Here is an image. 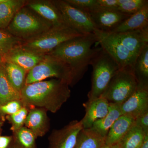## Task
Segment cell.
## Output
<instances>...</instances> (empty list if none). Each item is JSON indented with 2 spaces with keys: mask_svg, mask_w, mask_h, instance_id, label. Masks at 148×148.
<instances>
[{
  "mask_svg": "<svg viewBox=\"0 0 148 148\" xmlns=\"http://www.w3.org/2000/svg\"><path fill=\"white\" fill-rule=\"evenodd\" d=\"M97 42L93 33L76 37L61 44L47 54L62 61L71 72V86L80 80L87 71L98 48L92 47Z\"/></svg>",
  "mask_w": 148,
  "mask_h": 148,
  "instance_id": "obj_1",
  "label": "cell"
},
{
  "mask_svg": "<svg viewBox=\"0 0 148 148\" xmlns=\"http://www.w3.org/2000/svg\"><path fill=\"white\" fill-rule=\"evenodd\" d=\"M68 82L52 79L26 85L21 89V101L28 108L38 107L56 113L71 97Z\"/></svg>",
  "mask_w": 148,
  "mask_h": 148,
  "instance_id": "obj_2",
  "label": "cell"
},
{
  "mask_svg": "<svg viewBox=\"0 0 148 148\" xmlns=\"http://www.w3.org/2000/svg\"><path fill=\"white\" fill-rule=\"evenodd\" d=\"M90 65L92 66V71L91 89L87 95L88 102L101 97L120 69L113 58L101 47L98 48Z\"/></svg>",
  "mask_w": 148,
  "mask_h": 148,
  "instance_id": "obj_3",
  "label": "cell"
},
{
  "mask_svg": "<svg viewBox=\"0 0 148 148\" xmlns=\"http://www.w3.org/2000/svg\"><path fill=\"white\" fill-rule=\"evenodd\" d=\"M52 27L34 11L24 6L17 12L6 30L24 42L38 36Z\"/></svg>",
  "mask_w": 148,
  "mask_h": 148,
  "instance_id": "obj_4",
  "label": "cell"
},
{
  "mask_svg": "<svg viewBox=\"0 0 148 148\" xmlns=\"http://www.w3.org/2000/svg\"><path fill=\"white\" fill-rule=\"evenodd\" d=\"M82 35L66 25L52 27L38 36L23 42L21 46L35 53L46 55L61 44Z\"/></svg>",
  "mask_w": 148,
  "mask_h": 148,
  "instance_id": "obj_5",
  "label": "cell"
},
{
  "mask_svg": "<svg viewBox=\"0 0 148 148\" xmlns=\"http://www.w3.org/2000/svg\"><path fill=\"white\" fill-rule=\"evenodd\" d=\"M53 77L64 81L70 86H72V74L69 67L57 58L46 54L40 63L28 72L25 85Z\"/></svg>",
  "mask_w": 148,
  "mask_h": 148,
  "instance_id": "obj_6",
  "label": "cell"
},
{
  "mask_svg": "<svg viewBox=\"0 0 148 148\" xmlns=\"http://www.w3.org/2000/svg\"><path fill=\"white\" fill-rule=\"evenodd\" d=\"M138 84L133 71L120 69L101 97L106 98L110 103L121 106L135 92Z\"/></svg>",
  "mask_w": 148,
  "mask_h": 148,
  "instance_id": "obj_7",
  "label": "cell"
},
{
  "mask_svg": "<svg viewBox=\"0 0 148 148\" xmlns=\"http://www.w3.org/2000/svg\"><path fill=\"white\" fill-rule=\"evenodd\" d=\"M93 34L101 47L116 62L120 69H128L134 71L137 58L123 46L114 33L95 29Z\"/></svg>",
  "mask_w": 148,
  "mask_h": 148,
  "instance_id": "obj_8",
  "label": "cell"
},
{
  "mask_svg": "<svg viewBox=\"0 0 148 148\" xmlns=\"http://www.w3.org/2000/svg\"><path fill=\"white\" fill-rule=\"evenodd\" d=\"M53 2L67 26L82 35L93 33L96 28L88 13L75 8L66 0H54Z\"/></svg>",
  "mask_w": 148,
  "mask_h": 148,
  "instance_id": "obj_9",
  "label": "cell"
},
{
  "mask_svg": "<svg viewBox=\"0 0 148 148\" xmlns=\"http://www.w3.org/2000/svg\"><path fill=\"white\" fill-rule=\"evenodd\" d=\"M83 128L81 120H73L61 129L53 130L49 138L48 148H73Z\"/></svg>",
  "mask_w": 148,
  "mask_h": 148,
  "instance_id": "obj_10",
  "label": "cell"
},
{
  "mask_svg": "<svg viewBox=\"0 0 148 148\" xmlns=\"http://www.w3.org/2000/svg\"><path fill=\"white\" fill-rule=\"evenodd\" d=\"M120 108L122 115L134 119L148 111V83L138 82L135 92L121 105Z\"/></svg>",
  "mask_w": 148,
  "mask_h": 148,
  "instance_id": "obj_11",
  "label": "cell"
},
{
  "mask_svg": "<svg viewBox=\"0 0 148 148\" xmlns=\"http://www.w3.org/2000/svg\"><path fill=\"white\" fill-rule=\"evenodd\" d=\"M88 13L96 29L108 32L116 28L130 16L122 13L115 9L100 7Z\"/></svg>",
  "mask_w": 148,
  "mask_h": 148,
  "instance_id": "obj_12",
  "label": "cell"
},
{
  "mask_svg": "<svg viewBox=\"0 0 148 148\" xmlns=\"http://www.w3.org/2000/svg\"><path fill=\"white\" fill-rule=\"evenodd\" d=\"M25 6L34 11L53 27L66 25L60 11L53 3V1H27Z\"/></svg>",
  "mask_w": 148,
  "mask_h": 148,
  "instance_id": "obj_13",
  "label": "cell"
},
{
  "mask_svg": "<svg viewBox=\"0 0 148 148\" xmlns=\"http://www.w3.org/2000/svg\"><path fill=\"white\" fill-rule=\"evenodd\" d=\"M45 56L26 49L21 45L3 57V61L14 63L28 72L40 63Z\"/></svg>",
  "mask_w": 148,
  "mask_h": 148,
  "instance_id": "obj_14",
  "label": "cell"
},
{
  "mask_svg": "<svg viewBox=\"0 0 148 148\" xmlns=\"http://www.w3.org/2000/svg\"><path fill=\"white\" fill-rule=\"evenodd\" d=\"M85 115L81 120L84 129L91 128L93 123L106 116L108 112L110 103L106 98L100 97L83 104Z\"/></svg>",
  "mask_w": 148,
  "mask_h": 148,
  "instance_id": "obj_15",
  "label": "cell"
},
{
  "mask_svg": "<svg viewBox=\"0 0 148 148\" xmlns=\"http://www.w3.org/2000/svg\"><path fill=\"white\" fill-rule=\"evenodd\" d=\"M114 34L123 46L136 58L148 44V27L133 32Z\"/></svg>",
  "mask_w": 148,
  "mask_h": 148,
  "instance_id": "obj_16",
  "label": "cell"
},
{
  "mask_svg": "<svg viewBox=\"0 0 148 148\" xmlns=\"http://www.w3.org/2000/svg\"><path fill=\"white\" fill-rule=\"evenodd\" d=\"M24 125L34 134L37 138L42 137L50 127L47 111L40 108L31 109L29 111Z\"/></svg>",
  "mask_w": 148,
  "mask_h": 148,
  "instance_id": "obj_17",
  "label": "cell"
},
{
  "mask_svg": "<svg viewBox=\"0 0 148 148\" xmlns=\"http://www.w3.org/2000/svg\"><path fill=\"white\" fill-rule=\"evenodd\" d=\"M148 27V4L138 12L130 15L116 28L109 32L125 33L143 30Z\"/></svg>",
  "mask_w": 148,
  "mask_h": 148,
  "instance_id": "obj_18",
  "label": "cell"
},
{
  "mask_svg": "<svg viewBox=\"0 0 148 148\" xmlns=\"http://www.w3.org/2000/svg\"><path fill=\"white\" fill-rule=\"evenodd\" d=\"M135 122V119L122 115L114 122L109 130L106 138V145L118 144L125 136Z\"/></svg>",
  "mask_w": 148,
  "mask_h": 148,
  "instance_id": "obj_19",
  "label": "cell"
},
{
  "mask_svg": "<svg viewBox=\"0 0 148 148\" xmlns=\"http://www.w3.org/2000/svg\"><path fill=\"white\" fill-rule=\"evenodd\" d=\"M122 115L120 105L110 103L108 113L103 118L95 121L90 128L102 137L106 138L111 126Z\"/></svg>",
  "mask_w": 148,
  "mask_h": 148,
  "instance_id": "obj_20",
  "label": "cell"
},
{
  "mask_svg": "<svg viewBox=\"0 0 148 148\" xmlns=\"http://www.w3.org/2000/svg\"><path fill=\"white\" fill-rule=\"evenodd\" d=\"M27 1L3 0L0 3V29L5 30L19 10L24 6Z\"/></svg>",
  "mask_w": 148,
  "mask_h": 148,
  "instance_id": "obj_21",
  "label": "cell"
},
{
  "mask_svg": "<svg viewBox=\"0 0 148 148\" xmlns=\"http://www.w3.org/2000/svg\"><path fill=\"white\" fill-rule=\"evenodd\" d=\"M106 138L91 128H83L79 133L73 148H102L106 145Z\"/></svg>",
  "mask_w": 148,
  "mask_h": 148,
  "instance_id": "obj_22",
  "label": "cell"
},
{
  "mask_svg": "<svg viewBox=\"0 0 148 148\" xmlns=\"http://www.w3.org/2000/svg\"><path fill=\"white\" fill-rule=\"evenodd\" d=\"M2 64L9 81L16 90L21 92L25 86L28 72L11 62L3 61Z\"/></svg>",
  "mask_w": 148,
  "mask_h": 148,
  "instance_id": "obj_23",
  "label": "cell"
},
{
  "mask_svg": "<svg viewBox=\"0 0 148 148\" xmlns=\"http://www.w3.org/2000/svg\"><path fill=\"white\" fill-rule=\"evenodd\" d=\"M15 100L21 101V92L9 81L2 63L0 68V106Z\"/></svg>",
  "mask_w": 148,
  "mask_h": 148,
  "instance_id": "obj_24",
  "label": "cell"
},
{
  "mask_svg": "<svg viewBox=\"0 0 148 148\" xmlns=\"http://www.w3.org/2000/svg\"><path fill=\"white\" fill-rule=\"evenodd\" d=\"M143 130L135 124L119 143L120 148H140L143 145L145 136Z\"/></svg>",
  "mask_w": 148,
  "mask_h": 148,
  "instance_id": "obj_25",
  "label": "cell"
},
{
  "mask_svg": "<svg viewBox=\"0 0 148 148\" xmlns=\"http://www.w3.org/2000/svg\"><path fill=\"white\" fill-rule=\"evenodd\" d=\"M12 141L16 148H38L36 135L28 128L23 126L13 132Z\"/></svg>",
  "mask_w": 148,
  "mask_h": 148,
  "instance_id": "obj_26",
  "label": "cell"
},
{
  "mask_svg": "<svg viewBox=\"0 0 148 148\" xmlns=\"http://www.w3.org/2000/svg\"><path fill=\"white\" fill-rule=\"evenodd\" d=\"M134 73L138 82L148 83V44L137 56Z\"/></svg>",
  "mask_w": 148,
  "mask_h": 148,
  "instance_id": "obj_27",
  "label": "cell"
},
{
  "mask_svg": "<svg viewBox=\"0 0 148 148\" xmlns=\"http://www.w3.org/2000/svg\"><path fill=\"white\" fill-rule=\"evenodd\" d=\"M23 42L6 29H0V54L3 58L14 49L21 45Z\"/></svg>",
  "mask_w": 148,
  "mask_h": 148,
  "instance_id": "obj_28",
  "label": "cell"
},
{
  "mask_svg": "<svg viewBox=\"0 0 148 148\" xmlns=\"http://www.w3.org/2000/svg\"><path fill=\"white\" fill-rule=\"evenodd\" d=\"M119 4L116 9L122 13L131 15L148 4L147 0H119Z\"/></svg>",
  "mask_w": 148,
  "mask_h": 148,
  "instance_id": "obj_29",
  "label": "cell"
},
{
  "mask_svg": "<svg viewBox=\"0 0 148 148\" xmlns=\"http://www.w3.org/2000/svg\"><path fill=\"white\" fill-rule=\"evenodd\" d=\"M29 110L26 106H24L15 113L8 116L9 120L11 123V130L13 132L24 126Z\"/></svg>",
  "mask_w": 148,
  "mask_h": 148,
  "instance_id": "obj_30",
  "label": "cell"
},
{
  "mask_svg": "<svg viewBox=\"0 0 148 148\" xmlns=\"http://www.w3.org/2000/svg\"><path fill=\"white\" fill-rule=\"evenodd\" d=\"M66 1L75 8L87 13L100 7L97 0H66Z\"/></svg>",
  "mask_w": 148,
  "mask_h": 148,
  "instance_id": "obj_31",
  "label": "cell"
},
{
  "mask_svg": "<svg viewBox=\"0 0 148 148\" xmlns=\"http://www.w3.org/2000/svg\"><path fill=\"white\" fill-rule=\"evenodd\" d=\"M24 106V103L21 101H11L0 106V113L3 114L11 115L18 112Z\"/></svg>",
  "mask_w": 148,
  "mask_h": 148,
  "instance_id": "obj_32",
  "label": "cell"
},
{
  "mask_svg": "<svg viewBox=\"0 0 148 148\" xmlns=\"http://www.w3.org/2000/svg\"><path fill=\"white\" fill-rule=\"evenodd\" d=\"M135 124L143 130L145 133H148V111L137 117L135 119Z\"/></svg>",
  "mask_w": 148,
  "mask_h": 148,
  "instance_id": "obj_33",
  "label": "cell"
},
{
  "mask_svg": "<svg viewBox=\"0 0 148 148\" xmlns=\"http://www.w3.org/2000/svg\"><path fill=\"white\" fill-rule=\"evenodd\" d=\"M99 7L103 8L116 9L119 4V0H97Z\"/></svg>",
  "mask_w": 148,
  "mask_h": 148,
  "instance_id": "obj_34",
  "label": "cell"
},
{
  "mask_svg": "<svg viewBox=\"0 0 148 148\" xmlns=\"http://www.w3.org/2000/svg\"><path fill=\"white\" fill-rule=\"evenodd\" d=\"M12 140L11 136H0V148H8Z\"/></svg>",
  "mask_w": 148,
  "mask_h": 148,
  "instance_id": "obj_35",
  "label": "cell"
},
{
  "mask_svg": "<svg viewBox=\"0 0 148 148\" xmlns=\"http://www.w3.org/2000/svg\"><path fill=\"white\" fill-rule=\"evenodd\" d=\"M140 148H148V133L145 135L144 142Z\"/></svg>",
  "mask_w": 148,
  "mask_h": 148,
  "instance_id": "obj_36",
  "label": "cell"
},
{
  "mask_svg": "<svg viewBox=\"0 0 148 148\" xmlns=\"http://www.w3.org/2000/svg\"><path fill=\"white\" fill-rule=\"evenodd\" d=\"M102 148H120V147L119 144L118 143L115 145H105Z\"/></svg>",
  "mask_w": 148,
  "mask_h": 148,
  "instance_id": "obj_37",
  "label": "cell"
},
{
  "mask_svg": "<svg viewBox=\"0 0 148 148\" xmlns=\"http://www.w3.org/2000/svg\"><path fill=\"white\" fill-rule=\"evenodd\" d=\"M8 148H15V146H14V144L13 143V141H12L10 145L9 146V147Z\"/></svg>",
  "mask_w": 148,
  "mask_h": 148,
  "instance_id": "obj_38",
  "label": "cell"
},
{
  "mask_svg": "<svg viewBox=\"0 0 148 148\" xmlns=\"http://www.w3.org/2000/svg\"><path fill=\"white\" fill-rule=\"evenodd\" d=\"M3 62V58L2 56L0 54V68H1V66L2 63Z\"/></svg>",
  "mask_w": 148,
  "mask_h": 148,
  "instance_id": "obj_39",
  "label": "cell"
},
{
  "mask_svg": "<svg viewBox=\"0 0 148 148\" xmlns=\"http://www.w3.org/2000/svg\"><path fill=\"white\" fill-rule=\"evenodd\" d=\"M3 0H0V3L2 2Z\"/></svg>",
  "mask_w": 148,
  "mask_h": 148,
  "instance_id": "obj_40",
  "label": "cell"
}]
</instances>
